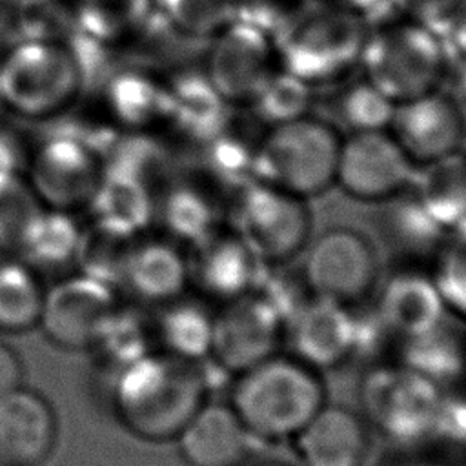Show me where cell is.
<instances>
[{"instance_id": "7c38bea8", "label": "cell", "mask_w": 466, "mask_h": 466, "mask_svg": "<svg viewBox=\"0 0 466 466\" xmlns=\"http://www.w3.org/2000/svg\"><path fill=\"white\" fill-rule=\"evenodd\" d=\"M279 67L273 36L242 20L208 40L202 64L215 91L235 107H248Z\"/></svg>"}, {"instance_id": "9c48e42d", "label": "cell", "mask_w": 466, "mask_h": 466, "mask_svg": "<svg viewBox=\"0 0 466 466\" xmlns=\"http://www.w3.org/2000/svg\"><path fill=\"white\" fill-rule=\"evenodd\" d=\"M300 273L315 297L357 308L373 299L382 279L375 242L346 224L313 235L302 253Z\"/></svg>"}, {"instance_id": "c3c4849f", "label": "cell", "mask_w": 466, "mask_h": 466, "mask_svg": "<svg viewBox=\"0 0 466 466\" xmlns=\"http://www.w3.org/2000/svg\"><path fill=\"white\" fill-rule=\"evenodd\" d=\"M255 466H299V464H288V462H280V461H269V462H260Z\"/></svg>"}, {"instance_id": "4dcf8cb0", "label": "cell", "mask_w": 466, "mask_h": 466, "mask_svg": "<svg viewBox=\"0 0 466 466\" xmlns=\"http://www.w3.org/2000/svg\"><path fill=\"white\" fill-rule=\"evenodd\" d=\"M107 98L115 116L127 127L169 126L171 95L167 80L142 71L122 73L111 80Z\"/></svg>"}, {"instance_id": "b9f144b4", "label": "cell", "mask_w": 466, "mask_h": 466, "mask_svg": "<svg viewBox=\"0 0 466 466\" xmlns=\"http://www.w3.org/2000/svg\"><path fill=\"white\" fill-rule=\"evenodd\" d=\"M464 5L466 0H388V9L395 15L413 20L444 38Z\"/></svg>"}, {"instance_id": "4fadbf2b", "label": "cell", "mask_w": 466, "mask_h": 466, "mask_svg": "<svg viewBox=\"0 0 466 466\" xmlns=\"http://www.w3.org/2000/svg\"><path fill=\"white\" fill-rule=\"evenodd\" d=\"M286 320L258 291L220 304L209 360L222 371L240 375L280 351Z\"/></svg>"}, {"instance_id": "ffe728a7", "label": "cell", "mask_w": 466, "mask_h": 466, "mask_svg": "<svg viewBox=\"0 0 466 466\" xmlns=\"http://www.w3.org/2000/svg\"><path fill=\"white\" fill-rule=\"evenodd\" d=\"M371 433L359 410L326 402L291 441L299 466H364Z\"/></svg>"}, {"instance_id": "603a6c76", "label": "cell", "mask_w": 466, "mask_h": 466, "mask_svg": "<svg viewBox=\"0 0 466 466\" xmlns=\"http://www.w3.org/2000/svg\"><path fill=\"white\" fill-rule=\"evenodd\" d=\"M375 313L397 340L417 335L448 315L431 271L402 268L380 279L373 295Z\"/></svg>"}, {"instance_id": "52a82bcc", "label": "cell", "mask_w": 466, "mask_h": 466, "mask_svg": "<svg viewBox=\"0 0 466 466\" xmlns=\"http://www.w3.org/2000/svg\"><path fill=\"white\" fill-rule=\"evenodd\" d=\"M80 84V64L58 40L24 38L0 58V100L27 118L58 113L75 98Z\"/></svg>"}, {"instance_id": "6da1fadb", "label": "cell", "mask_w": 466, "mask_h": 466, "mask_svg": "<svg viewBox=\"0 0 466 466\" xmlns=\"http://www.w3.org/2000/svg\"><path fill=\"white\" fill-rule=\"evenodd\" d=\"M109 399L116 422L129 435L173 442L211 399V382L206 362L151 350L113 377Z\"/></svg>"}, {"instance_id": "3957f363", "label": "cell", "mask_w": 466, "mask_h": 466, "mask_svg": "<svg viewBox=\"0 0 466 466\" xmlns=\"http://www.w3.org/2000/svg\"><path fill=\"white\" fill-rule=\"evenodd\" d=\"M370 20L315 0L275 40L279 66L315 91L359 73Z\"/></svg>"}, {"instance_id": "30bf717a", "label": "cell", "mask_w": 466, "mask_h": 466, "mask_svg": "<svg viewBox=\"0 0 466 466\" xmlns=\"http://www.w3.org/2000/svg\"><path fill=\"white\" fill-rule=\"evenodd\" d=\"M122 304L118 288L80 271L69 273L46 288L36 328L56 348L93 350L113 326Z\"/></svg>"}, {"instance_id": "d6a6232c", "label": "cell", "mask_w": 466, "mask_h": 466, "mask_svg": "<svg viewBox=\"0 0 466 466\" xmlns=\"http://www.w3.org/2000/svg\"><path fill=\"white\" fill-rule=\"evenodd\" d=\"M46 209L25 177L0 173V251L18 258Z\"/></svg>"}, {"instance_id": "44dd1931", "label": "cell", "mask_w": 466, "mask_h": 466, "mask_svg": "<svg viewBox=\"0 0 466 466\" xmlns=\"http://www.w3.org/2000/svg\"><path fill=\"white\" fill-rule=\"evenodd\" d=\"M231 191L202 175L171 182L160 198H155V218L166 238L186 251L226 224Z\"/></svg>"}, {"instance_id": "7402d4cb", "label": "cell", "mask_w": 466, "mask_h": 466, "mask_svg": "<svg viewBox=\"0 0 466 466\" xmlns=\"http://www.w3.org/2000/svg\"><path fill=\"white\" fill-rule=\"evenodd\" d=\"M264 129L266 126L248 107L231 106L215 129L195 144L197 173L233 193L251 180V167Z\"/></svg>"}, {"instance_id": "277c9868", "label": "cell", "mask_w": 466, "mask_h": 466, "mask_svg": "<svg viewBox=\"0 0 466 466\" xmlns=\"http://www.w3.org/2000/svg\"><path fill=\"white\" fill-rule=\"evenodd\" d=\"M448 58L444 36L395 15L377 25L370 24L359 73L388 100L399 104L441 87Z\"/></svg>"}, {"instance_id": "836d02e7", "label": "cell", "mask_w": 466, "mask_h": 466, "mask_svg": "<svg viewBox=\"0 0 466 466\" xmlns=\"http://www.w3.org/2000/svg\"><path fill=\"white\" fill-rule=\"evenodd\" d=\"M137 238L135 235L95 220L93 226L80 233L75 264L80 268V273L118 288L127 255Z\"/></svg>"}, {"instance_id": "ac0fdd59", "label": "cell", "mask_w": 466, "mask_h": 466, "mask_svg": "<svg viewBox=\"0 0 466 466\" xmlns=\"http://www.w3.org/2000/svg\"><path fill=\"white\" fill-rule=\"evenodd\" d=\"M56 442L58 417L44 393L22 384L0 397V466H44Z\"/></svg>"}, {"instance_id": "7bdbcfd3", "label": "cell", "mask_w": 466, "mask_h": 466, "mask_svg": "<svg viewBox=\"0 0 466 466\" xmlns=\"http://www.w3.org/2000/svg\"><path fill=\"white\" fill-rule=\"evenodd\" d=\"M24 384V362L20 353L0 340V397Z\"/></svg>"}, {"instance_id": "60d3db41", "label": "cell", "mask_w": 466, "mask_h": 466, "mask_svg": "<svg viewBox=\"0 0 466 466\" xmlns=\"http://www.w3.org/2000/svg\"><path fill=\"white\" fill-rule=\"evenodd\" d=\"M315 0H238V20L277 36Z\"/></svg>"}, {"instance_id": "f6af8a7d", "label": "cell", "mask_w": 466, "mask_h": 466, "mask_svg": "<svg viewBox=\"0 0 466 466\" xmlns=\"http://www.w3.org/2000/svg\"><path fill=\"white\" fill-rule=\"evenodd\" d=\"M324 4L346 9L366 20H371L382 9H388V0H320Z\"/></svg>"}, {"instance_id": "5bb4252c", "label": "cell", "mask_w": 466, "mask_h": 466, "mask_svg": "<svg viewBox=\"0 0 466 466\" xmlns=\"http://www.w3.org/2000/svg\"><path fill=\"white\" fill-rule=\"evenodd\" d=\"M388 131L419 167L464 149L466 107L437 87L395 104Z\"/></svg>"}, {"instance_id": "7dc6e473", "label": "cell", "mask_w": 466, "mask_h": 466, "mask_svg": "<svg viewBox=\"0 0 466 466\" xmlns=\"http://www.w3.org/2000/svg\"><path fill=\"white\" fill-rule=\"evenodd\" d=\"M395 466H437V464L428 462V461H404V462H399Z\"/></svg>"}, {"instance_id": "cb8c5ba5", "label": "cell", "mask_w": 466, "mask_h": 466, "mask_svg": "<svg viewBox=\"0 0 466 466\" xmlns=\"http://www.w3.org/2000/svg\"><path fill=\"white\" fill-rule=\"evenodd\" d=\"M122 288L138 306L151 308L187 293V251L169 238H137L122 271Z\"/></svg>"}, {"instance_id": "8992f818", "label": "cell", "mask_w": 466, "mask_h": 466, "mask_svg": "<svg viewBox=\"0 0 466 466\" xmlns=\"http://www.w3.org/2000/svg\"><path fill=\"white\" fill-rule=\"evenodd\" d=\"M226 224L266 268L291 264L315 235L309 200L255 180L231 193Z\"/></svg>"}, {"instance_id": "7a4b0ae2", "label": "cell", "mask_w": 466, "mask_h": 466, "mask_svg": "<svg viewBox=\"0 0 466 466\" xmlns=\"http://www.w3.org/2000/svg\"><path fill=\"white\" fill-rule=\"evenodd\" d=\"M326 402L322 373L282 351L237 375L229 395L258 441L293 439Z\"/></svg>"}, {"instance_id": "e0dca14e", "label": "cell", "mask_w": 466, "mask_h": 466, "mask_svg": "<svg viewBox=\"0 0 466 466\" xmlns=\"http://www.w3.org/2000/svg\"><path fill=\"white\" fill-rule=\"evenodd\" d=\"M289 353L324 373L357 357L355 308L311 295L286 324Z\"/></svg>"}, {"instance_id": "4316f807", "label": "cell", "mask_w": 466, "mask_h": 466, "mask_svg": "<svg viewBox=\"0 0 466 466\" xmlns=\"http://www.w3.org/2000/svg\"><path fill=\"white\" fill-rule=\"evenodd\" d=\"M395 104L375 89L360 73L315 91L313 113L340 137L362 131L388 129Z\"/></svg>"}, {"instance_id": "d4e9b609", "label": "cell", "mask_w": 466, "mask_h": 466, "mask_svg": "<svg viewBox=\"0 0 466 466\" xmlns=\"http://www.w3.org/2000/svg\"><path fill=\"white\" fill-rule=\"evenodd\" d=\"M215 313L206 299L191 293L155 306L151 317L155 350L193 362H208L213 346Z\"/></svg>"}, {"instance_id": "9a60e30c", "label": "cell", "mask_w": 466, "mask_h": 466, "mask_svg": "<svg viewBox=\"0 0 466 466\" xmlns=\"http://www.w3.org/2000/svg\"><path fill=\"white\" fill-rule=\"evenodd\" d=\"M104 169L95 151L75 138H51L27 160V182L47 209L87 206Z\"/></svg>"}, {"instance_id": "f546056e", "label": "cell", "mask_w": 466, "mask_h": 466, "mask_svg": "<svg viewBox=\"0 0 466 466\" xmlns=\"http://www.w3.org/2000/svg\"><path fill=\"white\" fill-rule=\"evenodd\" d=\"M87 206L93 208L95 220L135 237L155 220V197L149 186L120 169L115 175H102Z\"/></svg>"}, {"instance_id": "1f68e13d", "label": "cell", "mask_w": 466, "mask_h": 466, "mask_svg": "<svg viewBox=\"0 0 466 466\" xmlns=\"http://www.w3.org/2000/svg\"><path fill=\"white\" fill-rule=\"evenodd\" d=\"M46 288L40 273L24 260H0V333L20 335L35 329L40 320Z\"/></svg>"}, {"instance_id": "f1b7e54d", "label": "cell", "mask_w": 466, "mask_h": 466, "mask_svg": "<svg viewBox=\"0 0 466 466\" xmlns=\"http://www.w3.org/2000/svg\"><path fill=\"white\" fill-rule=\"evenodd\" d=\"M167 82L171 95L169 126L195 146L215 129L231 106L220 98L202 67L184 69Z\"/></svg>"}, {"instance_id": "8d00e7d4", "label": "cell", "mask_w": 466, "mask_h": 466, "mask_svg": "<svg viewBox=\"0 0 466 466\" xmlns=\"http://www.w3.org/2000/svg\"><path fill=\"white\" fill-rule=\"evenodd\" d=\"M155 0H78L75 18L98 42H116L142 27Z\"/></svg>"}, {"instance_id": "e575fe53", "label": "cell", "mask_w": 466, "mask_h": 466, "mask_svg": "<svg viewBox=\"0 0 466 466\" xmlns=\"http://www.w3.org/2000/svg\"><path fill=\"white\" fill-rule=\"evenodd\" d=\"M82 229L66 211L46 209L38 228L18 257L36 273L55 271L76 262Z\"/></svg>"}, {"instance_id": "d6986e66", "label": "cell", "mask_w": 466, "mask_h": 466, "mask_svg": "<svg viewBox=\"0 0 466 466\" xmlns=\"http://www.w3.org/2000/svg\"><path fill=\"white\" fill-rule=\"evenodd\" d=\"M173 442L186 466H248L258 439L229 402L209 399Z\"/></svg>"}, {"instance_id": "8fae6325", "label": "cell", "mask_w": 466, "mask_h": 466, "mask_svg": "<svg viewBox=\"0 0 466 466\" xmlns=\"http://www.w3.org/2000/svg\"><path fill=\"white\" fill-rule=\"evenodd\" d=\"M415 171L388 129L351 133L340 138L333 186L359 202H391L411 186Z\"/></svg>"}, {"instance_id": "83f0119b", "label": "cell", "mask_w": 466, "mask_h": 466, "mask_svg": "<svg viewBox=\"0 0 466 466\" xmlns=\"http://www.w3.org/2000/svg\"><path fill=\"white\" fill-rule=\"evenodd\" d=\"M397 362L430 379L441 388L466 379V333L451 317L397 340Z\"/></svg>"}, {"instance_id": "f35d334b", "label": "cell", "mask_w": 466, "mask_h": 466, "mask_svg": "<svg viewBox=\"0 0 466 466\" xmlns=\"http://www.w3.org/2000/svg\"><path fill=\"white\" fill-rule=\"evenodd\" d=\"M431 275L448 315L466 326V228L442 242L435 253Z\"/></svg>"}, {"instance_id": "bcb514c9", "label": "cell", "mask_w": 466, "mask_h": 466, "mask_svg": "<svg viewBox=\"0 0 466 466\" xmlns=\"http://www.w3.org/2000/svg\"><path fill=\"white\" fill-rule=\"evenodd\" d=\"M446 44L450 53L466 64V5L453 22L450 33L446 35Z\"/></svg>"}, {"instance_id": "d590c367", "label": "cell", "mask_w": 466, "mask_h": 466, "mask_svg": "<svg viewBox=\"0 0 466 466\" xmlns=\"http://www.w3.org/2000/svg\"><path fill=\"white\" fill-rule=\"evenodd\" d=\"M315 89L295 75L279 67L260 87L248 109L266 126H279L313 113Z\"/></svg>"}, {"instance_id": "ba28073f", "label": "cell", "mask_w": 466, "mask_h": 466, "mask_svg": "<svg viewBox=\"0 0 466 466\" xmlns=\"http://www.w3.org/2000/svg\"><path fill=\"white\" fill-rule=\"evenodd\" d=\"M442 388L408 366L375 364L360 380V415L388 441L411 446L431 439Z\"/></svg>"}, {"instance_id": "2e32d148", "label": "cell", "mask_w": 466, "mask_h": 466, "mask_svg": "<svg viewBox=\"0 0 466 466\" xmlns=\"http://www.w3.org/2000/svg\"><path fill=\"white\" fill-rule=\"evenodd\" d=\"M187 264L197 295L218 304L253 293L268 269L228 224L187 249Z\"/></svg>"}, {"instance_id": "74e56055", "label": "cell", "mask_w": 466, "mask_h": 466, "mask_svg": "<svg viewBox=\"0 0 466 466\" xmlns=\"http://www.w3.org/2000/svg\"><path fill=\"white\" fill-rule=\"evenodd\" d=\"M169 27L184 38L209 40L238 20V0H158Z\"/></svg>"}, {"instance_id": "484cf974", "label": "cell", "mask_w": 466, "mask_h": 466, "mask_svg": "<svg viewBox=\"0 0 466 466\" xmlns=\"http://www.w3.org/2000/svg\"><path fill=\"white\" fill-rule=\"evenodd\" d=\"M408 193L444 235L466 228V149L419 166Z\"/></svg>"}, {"instance_id": "ab89813d", "label": "cell", "mask_w": 466, "mask_h": 466, "mask_svg": "<svg viewBox=\"0 0 466 466\" xmlns=\"http://www.w3.org/2000/svg\"><path fill=\"white\" fill-rule=\"evenodd\" d=\"M431 439L466 451V379L442 388Z\"/></svg>"}, {"instance_id": "5b68a950", "label": "cell", "mask_w": 466, "mask_h": 466, "mask_svg": "<svg viewBox=\"0 0 466 466\" xmlns=\"http://www.w3.org/2000/svg\"><path fill=\"white\" fill-rule=\"evenodd\" d=\"M340 135L317 115L266 127L251 180L311 200L335 184Z\"/></svg>"}, {"instance_id": "ee69618b", "label": "cell", "mask_w": 466, "mask_h": 466, "mask_svg": "<svg viewBox=\"0 0 466 466\" xmlns=\"http://www.w3.org/2000/svg\"><path fill=\"white\" fill-rule=\"evenodd\" d=\"M25 155L18 138L0 129V173H20V166Z\"/></svg>"}]
</instances>
